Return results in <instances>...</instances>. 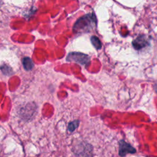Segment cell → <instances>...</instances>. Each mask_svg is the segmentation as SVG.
I'll use <instances>...</instances> for the list:
<instances>
[{
  "instance_id": "2",
  "label": "cell",
  "mask_w": 157,
  "mask_h": 157,
  "mask_svg": "<svg viewBox=\"0 0 157 157\" xmlns=\"http://www.w3.org/2000/svg\"><path fill=\"white\" fill-rule=\"evenodd\" d=\"M68 61H74L82 65H88L90 63V56L86 54L80 52H71L66 58Z\"/></svg>"
},
{
  "instance_id": "6",
  "label": "cell",
  "mask_w": 157,
  "mask_h": 157,
  "mask_svg": "<svg viewBox=\"0 0 157 157\" xmlns=\"http://www.w3.org/2000/svg\"><path fill=\"white\" fill-rule=\"evenodd\" d=\"M91 42L93 45L98 50L101 49L102 47V44L99 38L95 36H93L91 37Z\"/></svg>"
},
{
  "instance_id": "5",
  "label": "cell",
  "mask_w": 157,
  "mask_h": 157,
  "mask_svg": "<svg viewBox=\"0 0 157 157\" xmlns=\"http://www.w3.org/2000/svg\"><path fill=\"white\" fill-rule=\"evenodd\" d=\"M23 67L26 71L31 70L34 67V63L29 57H25L23 59Z\"/></svg>"
},
{
  "instance_id": "1",
  "label": "cell",
  "mask_w": 157,
  "mask_h": 157,
  "mask_svg": "<svg viewBox=\"0 0 157 157\" xmlns=\"http://www.w3.org/2000/svg\"><path fill=\"white\" fill-rule=\"evenodd\" d=\"M96 25V19L94 14H87L80 18L75 23L73 31L75 33H88L91 31Z\"/></svg>"
},
{
  "instance_id": "3",
  "label": "cell",
  "mask_w": 157,
  "mask_h": 157,
  "mask_svg": "<svg viewBox=\"0 0 157 157\" xmlns=\"http://www.w3.org/2000/svg\"><path fill=\"white\" fill-rule=\"evenodd\" d=\"M136 151V149L124 140H121L119 142V155L124 156L128 153H134Z\"/></svg>"
},
{
  "instance_id": "7",
  "label": "cell",
  "mask_w": 157,
  "mask_h": 157,
  "mask_svg": "<svg viewBox=\"0 0 157 157\" xmlns=\"http://www.w3.org/2000/svg\"><path fill=\"white\" fill-rule=\"evenodd\" d=\"M79 125V121L78 120H74L71 121L68 124V130L70 132L74 131Z\"/></svg>"
},
{
  "instance_id": "4",
  "label": "cell",
  "mask_w": 157,
  "mask_h": 157,
  "mask_svg": "<svg viewBox=\"0 0 157 157\" xmlns=\"http://www.w3.org/2000/svg\"><path fill=\"white\" fill-rule=\"evenodd\" d=\"M132 45L133 47L137 49H140L143 47H144L145 46H146L147 45V42L146 40V39H145V37L142 36L138 37L137 38H136L133 42H132Z\"/></svg>"
}]
</instances>
